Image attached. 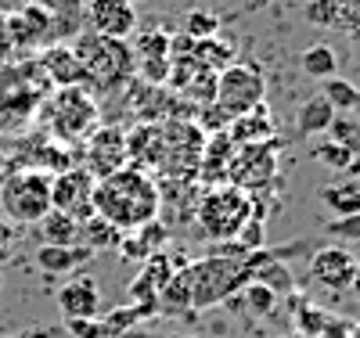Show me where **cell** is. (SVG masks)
I'll return each mask as SVG.
<instances>
[{"label":"cell","mask_w":360,"mask_h":338,"mask_svg":"<svg viewBox=\"0 0 360 338\" xmlns=\"http://www.w3.org/2000/svg\"><path fill=\"white\" fill-rule=\"evenodd\" d=\"M69 47L76 51L79 65L86 72V86L90 90H119L127 79H134V47L127 40H108L83 29L76 40H69Z\"/></svg>","instance_id":"obj_3"},{"label":"cell","mask_w":360,"mask_h":338,"mask_svg":"<svg viewBox=\"0 0 360 338\" xmlns=\"http://www.w3.org/2000/svg\"><path fill=\"white\" fill-rule=\"evenodd\" d=\"M245 302H249V310L256 313V317H270L274 313V306H278V295L270 292L266 285H259V281H252V285H245Z\"/></svg>","instance_id":"obj_32"},{"label":"cell","mask_w":360,"mask_h":338,"mask_svg":"<svg viewBox=\"0 0 360 338\" xmlns=\"http://www.w3.org/2000/svg\"><path fill=\"white\" fill-rule=\"evenodd\" d=\"M321 205L335 216H353L360 212V180H335V183H324L321 188Z\"/></svg>","instance_id":"obj_22"},{"label":"cell","mask_w":360,"mask_h":338,"mask_svg":"<svg viewBox=\"0 0 360 338\" xmlns=\"http://www.w3.org/2000/svg\"><path fill=\"white\" fill-rule=\"evenodd\" d=\"M0 209L11 223H40L51 212V173L18 169L0 183Z\"/></svg>","instance_id":"obj_6"},{"label":"cell","mask_w":360,"mask_h":338,"mask_svg":"<svg viewBox=\"0 0 360 338\" xmlns=\"http://www.w3.org/2000/svg\"><path fill=\"white\" fill-rule=\"evenodd\" d=\"M349 292H356V295H360V263H356V278H353V285H349Z\"/></svg>","instance_id":"obj_39"},{"label":"cell","mask_w":360,"mask_h":338,"mask_svg":"<svg viewBox=\"0 0 360 338\" xmlns=\"http://www.w3.org/2000/svg\"><path fill=\"white\" fill-rule=\"evenodd\" d=\"M238 245H245L249 252H256V249H266V230H263V216H249L245 220V227L238 230V238H234Z\"/></svg>","instance_id":"obj_35"},{"label":"cell","mask_w":360,"mask_h":338,"mask_svg":"<svg viewBox=\"0 0 360 338\" xmlns=\"http://www.w3.org/2000/svg\"><path fill=\"white\" fill-rule=\"evenodd\" d=\"M40 72L47 76V83L58 86H86V72L79 65V58L69 44H54L40 54Z\"/></svg>","instance_id":"obj_16"},{"label":"cell","mask_w":360,"mask_h":338,"mask_svg":"<svg viewBox=\"0 0 360 338\" xmlns=\"http://www.w3.org/2000/svg\"><path fill=\"white\" fill-rule=\"evenodd\" d=\"M40 230H44V245H83L79 223L72 216H65V212H58V209H51L40 220Z\"/></svg>","instance_id":"obj_27"},{"label":"cell","mask_w":360,"mask_h":338,"mask_svg":"<svg viewBox=\"0 0 360 338\" xmlns=\"http://www.w3.org/2000/svg\"><path fill=\"white\" fill-rule=\"evenodd\" d=\"M169 65H173V40L162 33V29H148V33H141V40L134 47V72L144 83L162 86L169 79Z\"/></svg>","instance_id":"obj_12"},{"label":"cell","mask_w":360,"mask_h":338,"mask_svg":"<svg viewBox=\"0 0 360 338\" xmlns=\"http://www.w3.org/2000/svg\"><path fill=\"white\" fill-rule=\"evenodd\" d=\"M349 331H353V320H346V317H328V324H324V331L317 334V338H349Z\"/></svg>","instance_id":"obj_37"},{"label":"cell","mask_w":360,"mask_h":338,"mask_svg":"<svg viewBox=\"0 0 360 338\" xmlns=\"http://www.w3.org/2000/svg\"><path fill=\"white\" fill-rule=\"evenodd\" d=\"M266 98V76L259 65L249 61H231L224 72H217V108L227 119H238L252 108H259Z\"/></svg>","instance_id":"obj_7"},{"label":"cell","mask_w":360,"mask_h":338,"mask_svg":"<svg viewBox=\"0 0 360 338\" xmlns=\"http://www.w3.org/2000/svg\"><path fill=\"white\" fill-rule=\"evenodd\" d=\"M332 122H335V108L328 105L321 94L307 98L303 105H299V112H295V130L303 137H324Z\"/></svg>","instance_id":"obj_20"},{"label":"cell","mask_w":360,"mask_h":338,"mask_svg":"<svg viewBox=\"0 0 360 338\" xmlns=\"http://www.w3.org/2000/svg\"><path fill=\"white\" fill-rule=\"evenodd\" d=\"M249 216H252V195H245L234 183H213V188H205V195L195 205V223L209 245L238 238V230L245 227Z\"/></svg>","instance_id":"obj_5"},{"label":"cell","mask_w":360,"mask_h":338,"mask_svg":"<svg viewBox=\"0 0 360 338\" xmlns=\"http://www.w3.org/2000/svg\"><path fill=\"white\" fill-rule=\"evenodd\" d=\"M94 176L83 166H69L51 176V209L65 212L76 223H86L94 216Z\"/></svg>","instance_id":"obj_9"},{"label":"cell","mask_w":360,"mask_h":338,"mask_svg":"<svg viewBox=\"0 0 360 338\" xmlns=\"http://www.w3.org/2000/svg\"><path fill=\"white\" fill-rule=\"evenodd\" d=\"M324 234L328 238H342L349 245H360V212H353V216H335L324 223Z\"/></svg>","instance_id":"obj_33"},{"label":"cell","mask_w":360,"mask_h":338,"mask_svg":"<svg viewBox=\"0 0 360 338\" xmlns=\"http://www.w3.org/2000/svg\"><path fill=\"white\" fill-rule=\"evenodd\" d=\"M278 144L274 141H263V144H245V148H234L231 159H227V183L249 191H263L278 173Z\"/></svg>","instance_id":"obj_8"},{"label":"cell","mask_w":360,"mask_h":338,"mask_svg":"<svg viewBox=\"0 0 360 338\" xmlns=\"http://www.w3.org/2000/svg\"><path fill=\"white\" fill-rule=\"evenodd\" d=\"M79 241L86 245L90 252H98V249H119L123 234H119L112 223H105L101 216H90L86 223H79Z\"/></svg>","instance_id":"obj_28"},{"label":"cell","mask_w":360,"mask_h":338,"mask_svg":"<svg viewBox=\"0 0 360 338\" xmlns=\"http://www.w3.org/2000/svg\"><path fill=\"white\" fill-rule=\"evenodd\" d=\"M65 331L72 338H112V331L105 327L101 317H90V320H65Z\"/></svg>","instance_id":"obj_36"},{"label":"cell","mask_w":360,"mask_h":338,"mask_svg":"<svg viewBox=\"0 0 360 338\" xmlns=\"http://www.w3.org/2000/svg\"><path fill=\"white\" fill-rule=\"evenodd\" d=\"M356 256L346 252L342 245H321L310 256V281L328 292H346L356 278Z\"/></svg>","instance_id":"obj_11"},{"label":"cell","mask_w":360,"mask_h":338,"mask_svg":"<svg viewBox=\"0 0 360 338\" xmlns=\"http://www.w3.org/2000/svg\"><path fill=\"white\" fill-rule=\"evenodd\" d=\"M8 33H11V40H15L18 47H40V51H47V47H54V44H62L54 18H51L47 11H40L37 4H29L25 11L11 15V18H8Z\"/></svg>","instance_id":"obj_14"},{"label":"cell","mask_w":360,"mask_h":338,"mask_svg":"<svg viewBox=\"0 0 360 338\" xmlns=\"http://www.w3.org/2000/svg\"><path fill=\"white\" fill-rule=\"evenodd\" d=\"M342 4L339 0H310L307 4V18L317 25H342Z\"/></svg>","instance_id":"obj_34"},{"label":"cell","mask_w":360,"mask_h":338,"mask_svg":"<svg viewBox=\"0 0 360 338\" xmlns=\"http://www.w3.org/2000/svg\"><path fill=\"white\" fill-rule=\"evenodd\" d=\"M130 166V151H127V130L119 126H98L86 137V173L94 180H105L119 169Z\"/></svg>","instance_id":"obj_10"},{"label":"cell","mask_w":360,"mask_h":338,"mask_svg":"<svg viewBox=\"0 0 360 338\" xmlns=\"http://www.w3.org/2000/svg\"><path fill=\"white\" fill-rule=\"evenodd\" d=\"M310 155L317 159V162H324L328 169H339V173H356V162H353V155H349V148H342L339 141H332V137H314V144H310Z\"/></svg>","instance_id":"obj_26"},{"label":"cell","mask_w":360,"mask_h":338,"mask_svg":"<svg viewBox=\"0 0 360 338\" xmlns=\"http://www.w3.org/2000/svg\"><path fill=\"white\" fill-rule=\"evenodd\" d=\"M162 212V191L144 169H119L94 183V216L112 223L119 234H134L155 223Z\"/></svg>","instance_id":"obj_1"},{"label":"cell","mask_w":360,"mask_h":338,"mask_svg":"<svg viewBox=\"0 0 360 338\" xmlns=\"http://www.w3.org/2000/svg\"><path fill=\"white\" fill-rule=\"evenodd\" d=\"M58 310H62L65 320H90L101 317V292L98 281L90 278H72L58 288Z\"/></svg>","instance_id":"obj_15"},{"label":"cell","mask_w":360,"mask_h":338,"mask_svg":"<svg viewBox=\"0 0 360 338\" xmlns=\"http://www.w3.org/2000/svg\"><path fill=\"white\" fill-rule=\"evenodd\" d=\"M220 33V15H213L209 8H191L184 15V37L188 40H209Z\"/></svg>","instance_id":"obj_30"},{"label":"cell","mask_w":360,"mask_h":338,"mask_svg":"<svg viewBox=\"0 0 360 338\" xmlns=\"http://www.w3.org/2000/svg\"><path fill=\"white\" fill-rule=\"evenodd\" d=\"M188 54L198 61V69H205V72H224L231 65V58H234L231 44H220L217 37H209V40H188Z\"/></svg>","instance_id":"obj_24"},{"label":"cell","mask_w":360,"mask_h":338,"mask_svg":"<svg viewBox=\"0 0 360 338\" xmlns=\"http://www.w3.org/2000/svg\"><path fill=\"white\" fill-rule=\"evenodd\" d=\"M227 141L234 148H245V144H263V141H274V119H270V108L259 105L245 115L231 119L227 126Z\"/></svg>","instance_id":"obj_17"},{"label":"cell","mask_w":360,"mask_h":338,"mask_svg":"<svg viewBox=\"0 0 360 338\" xmlns=\"http://www.w3.org/2000/svg\"><path fill=\"white\" fill-rule=\"evenodd\" d=\"M274 256V249H256L242 259L227 256H205L191 263V310H213V306L242 295L245 285L256 281V270Z\"/></svg>","instance_id":"obj_2"},{"label":"cell","mask_w":360,"mask_h":338,"mask_svg":"<svg viewBox=\"0 0 360 338\" xmlns=\"http://www.w3.org/2000/svg\"><path fill=\"white\" fill-rule=\"evenodd\" d=\"M86 29L108 40H130L137 33V8L127 0H86Z\"/></svg>","instance_id":"obj_13"},{"label":"cell","mask_w":360,"mask_h":338,"mask_svg":"<svg viewBox=\"0 0 360 338\" xmlns=\"http://www.w3.org/2000/svg\"><path fill=\"white\" fill-rule=\"evenodd\" d=\"M127 4H134V8H137V4H144V0H127Z\"/></svg>","instance_id":"obj_42"},{"label":"cell","mask_w":360,"mask_h":338,"mask_svg":"<svg viewBox=\"0 0 360 338\" xmlns=\"http://www.w3.org/2000/svg\"><path fill=\"white\" fill-rule=\"evenodd\" d=\"M299 65H303V72L310 76V79H332L335 72H339V54L328 47V44H310L307 51H303V58H299Z\"/></svg>","instance_id":"obj_25"},{"label":"cell","mask_w":360,"mask_h":338,"mask_svg":"<svg viewBox=\"0 0 360 338\" xmlns=\"http://www.w3.org/2000/svg\"><path fill=\"white\" fill-rule=\"evenodd\" d=\"M33 0H0V15L4 18H11V15H18V11H25Z\"/></svg>","instance_id":"obj_38"},{"label":"cell","mask_w":360,"mask_h":338,"mask_svg":"<svg viewBox=\"0 0 360 338\" xmlns=\"http://www.w3.org/2000/svg\"><path fill=\"white\" fill-rule=\"evenodd\" d=\"M321 98L335 108V115H353V119H360V90H356L349 79H339V76L324 79V83H321Z\"/></svg>","instance_id":"obj_23"},{"label":"cell","mask_w":360,"mask_h":338,"mask_svg":"<svg viewBox=\"0 0 360 338\" xmlns=\"http://www.w3.org/2000/svg\"><path fill=\"white\" fill-rule=\"evenodd\" d=\"M33 4L54 18L62 44H69V40H76L83 33V22H86V4L83 0H33Z\"/></svg>","instance_id":"obj_18"},{"label":"cell","mask_w":360,"mask_h":338,"mask_svg":"<svg viewBox=\"0 0 360 338\" xmlns=\"http://www.w3.org/2000/svg\"><path fill=\"white\" fill-rule=\"evenodd\" d=\"M328 137L339 141L342 148H349V155L356 162V176H360V119L353 115H335V122L328 126Z\"/></svg>","instance_id":"obj_29"},{"label":"cell","mask_w":360,"mask_h":338,"mask_svg":"<svg viewBox=\"0 0 360 338\" xmlns=\"http://www.w3.org/2000/svg\"><path fill=\"white\" fill-rule=\"evenodd\" d=\"M47 134L62 144H86V137L101 126V108L90 86H58L44 101Z\"/></svg>","instance_id":"obj_4"},{"label":"cell","mask_w":360,"mask_h":338,"mask_svg":"<svg viewBox=\"0 0 360 338\" xmlns=\"http://www.w3.org/2000/svg\"><path fill=\"white\" fill-rule=\"evenodd\" d=\"M349 338H360V324H353V331H349Z\"/></svg>","instance_id":"obj_41"},{"label":"cell","mask_w":360,"mask_h":338,"mask_svg":"<svg viewBox=\"0 0 360 338\" xmlns=\"http://www.w3.org/2000/svg\"><path fill=\"white\" fill-rule=\"evenodd\" d=\"M11 238V223H0V241H8Z\"/></svg>","instance_id":"obj_40"},{"label":"cell","mask_w":360,"mask_h":338,"mask_svg":"<svg viewBox=\"0 0 360 338\" xmlns=\"http://www.w3.org/2000/svg\"><path fill=\"white\" fill-rule=\"evenodd\" d=\"M328 310H321V306H314V302H299L295 306V331L303 334V338H317L321 331H324V324H328Z\"/></svg>","instance_id":"obj_31"},{"label":"cell","mask_w":360,"mask_h":338,"mask_svg":"<svg viewBox=\"0 0 360 338\" xmlns=\"http://www.w3.org/2000/svg\"><path fill=\"white\" fill-rule=\"evenodd\" d=\"M90 256L86 245H40L37 249V266L44 273H51V278H58V273H72L76 266H83Z\"/></svg>","instance_id":"obj_19"},{"label":"cell","mask_w":360,"mask_h":338,"mask_svg":"<svg viewBox=\"0 0 360 338\" xmlns=\"http://www.w3.org/2000/svg\"><path fill=\"white\" fill-rule=\"evenodd\" d=\"M159 313H169V317H188L191 313V270L180 266L169 285L159 292Z\"/></svg>","instance_id":"obj_21"}]
</instances>
